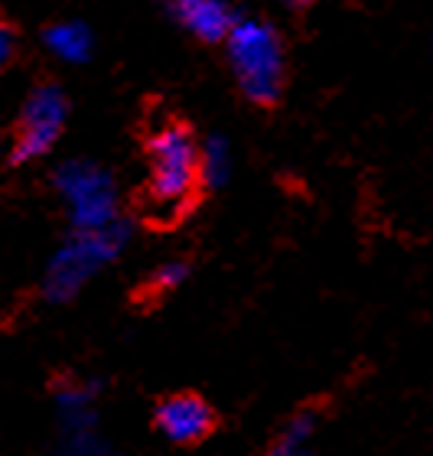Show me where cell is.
Instances as JSON below:
<instances>
[{
  "instance_id": "8fae6325",
  "label": "cell",
  "mask_w": 433,
  "mask_h": 456,
  "mask_svg": "<svg viewBox=\"0 0 433 456\" xmlns=\"http://www.w3.org/2000/svg\"><path fill=\"white\" fill-rule=\"evenodd\" d=\"M232 143L225 134H208L206 141H199V180L208 190H222L232 176Z\"/></svg>"
},
{
  "instance_id": "4fadbf2b",
  "label": "cell",
  "mask_w": 433,
  "mask_h": 456,
  "mask_svg": "<svg viewBox=\"0 0 433 456\" xmlns=\"http://www.w3.org/2000/svg\"><path fill=\"white\" fill-rule=\"evenodd\" d=\"M189 274H192L189 261H183V257H170V261L157 265V271H151V277H147V290H151V294H170V290H176V287L186 284Z\"/></svg>"
},
{
  "instance_id": "277c9868",
  "label": "cell",
  "mask_w": 433,
  "mask_h": 456,
  "mask_svg": "<svg viewBox=\"0 0 433 456\" xmlns=\"http://www.w3.org/2000/svg\"><path fill=\"white\" fill-rule=\"evenodd\" d=\"M59 200L66 202V216L72 232H92V228L111 225L121 219L118 212V186L104 167L92 160H66L53 173Z\"/></svg>"
},
{
  "instance_id": "52a82bcc",
  "label": "cell",
  "mask_w": 433,
  "mask_h": 456,
  "mask_svg": "<svg viewBox=\"0 0 433 456\" xmlns=\"http://www.w3.org/2000/svg\"><path fill=\"white\" fill-rule=\"evenodd\" d=\"M102 381L86 379V375H59L53 381V401H56L62 434L98 430V398H102Z\"/></svg>"
},
{
  "instance_id": "5bb4252c",
  "label": "cell",
  "mask_w": 433,
  "mask_h": 456,
  "mask_svg": "<svg viewBox=\"0 0 433 456\" xmlns=\"http://www.w3.org/2000/svg\"><path fill=\"white\" fill-rule=\"evenodd\" d=\"M13 53H17V37H13L10 23H4V20H0V72L10 66Z\"/></svg>"
},
{
  "instance_id": "7c38bea8",
  "label": "cell",
  "mask_w": 433,
  "mask_h": 456,
  "mask_svg": "<svg viewBox=\"0 0 433 456\" xmlns=\"http://www.w3.org/2000/svg\"><path fill=\"white\" fill-rule=\"evenodd\" d=\"M49 456H121L114 444L98 437V430H86V434H62L56 450Z\"/></svg>"
},
{
  "instance_id": "9c48e42d",
  "label": "cell",
  "mask_w": 433,
  "mask_h": 456,
  "mask_svg": "<svg viewBox=\"0 0 433 456\" xmlns=\"http://www.w3.org/2000/svg\"><path fill=\"white\" fill-rule=\"evenodd\" d=\"M323 414L316 408H303L297 414L283 420V428L277 430V437L271 440V447L264 456H313V444L320 434Z\"/></svg>"
},
{
  "instance_id": "ba28073f",
  "label": "cell",
  "mask_w": 433,
  "mask_h": 456,
  "mask_svg": "<svg viewBox=\"0 0 433 456\" xmlns=\"http://www.w3.org/2000/svg\"><path fill=\"white\" fill-rule=\"evenodd\" d=\"M163 10L199 43H225L238 13L228 0H160Z\"/></svg>"
},
{
  "instance_id": "30bf717a",
  "label": "cell",
  "mask_w": 433,
  "mask_h": 456,
  "mask_svg": "<svg viewBox=\"0 0 433 456\" xmlns=\"http://www.w3.org/2000/svg\"><path fill=\"white\" fill-rule=\"evenodd\" d=\"M43 43L62 62H86L92 56V29L78 20H62L43 29Z\"/></svg>"
},
{
  "instance_id": "7a4b0ae2",
  "label": "cell",
  "mask_w": 433,
  "mask_h": 456,
  "mask_svg": "<svg viewBox=\"0 0 433 456\" xmlns=\"http://www.w3.org/2000/svg\"><path fill=\"white\" fill-rule=\"evenodd\" d=\"M225 53L238 92L257 108H274L287 86V49L271 20L238 17L225 37Z\"/></svg>"
},
{
  "instance_id": "6da1fadb",
  "label": "cell",
  "mask_w": 433,
  "mask_h": 456,
  "mask_svg": "<svg viewBox=\"0 0 433 456\" xmlns=\"http://www.w3.org/2000/svg\"><path fill=\"white\" fill-rule=\"evenodd\" d=\"M199 141L183 121L153 127L147 141V209L157 219H176L196 200Z\"/></svg>"
},
{
  "instance_id": "8992f818",
  "label": "cell",
  "mask_w": 433,
  "mask_h": 456,
  "mask_svg": "<svg viewBox=\"0 0 433 456\" xmlns=\"http://www.w3.org/2000/svg\"><path fill=\"white\" fill-rule=\"evenodd\" d=\"M153 428L176 447H196L216 434L218 414L206 398H199L192 391H179V395H167L163 401H157Z\"/></svg>"
},
{
  "instance_id": "3957f363",
  "label": "cell",
  "mask_w": 433,
  "mask_h": 456,
  "mask_svg": "<svg viewBox=\"0 0 433 456\" xmlns=\"http://www.w3.org/2000/svg\"><path fill=\"white\" fill-rule=\"evenodd\" d=\"M131 245V225L124 219H114L111 225L92 228V232H72L49 257L39 294L46 304H69L78 290L92 281L98 271L118 261L124 248Z\"/></svg>"
},
{
  "instance_id": "9a60e30c",
  "label": "cell",
  "mask_w": 433,
  "mask_h": 456,
  "mask_svg": "<svg viewBox=\"0 0 433 456\" xmlns=\"http://www.w3.org/2000/svg\"><path fill=\"white\" fill-rule=\"evenodd\" d=\"M283 4H287L290 10H310L316 0H283Z\"/></svg>"
},
{
  "instance_id": "5b68a950",
  "label": "cell",
  "mask_w": 433,
  "mask_h": 456,
  "mask_svg": "<svg viewBox=\"0 0 433 456\" xmlns=\"http://www.w3.org/2000/svg\"><path fill=\"white\" fill-rule=\"evenodd\" d=\"M69 98L66 92L53 82H43L27 95L20 108V121L13 127V143H10V163H29L46 157L59 143L66 131Z\"/></svg>"
}]
</instances>
